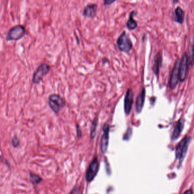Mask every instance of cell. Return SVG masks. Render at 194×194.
Here are the masks:
<instances>
[{"instance_id": "1", "label": "cell", "mask_w": 194, "mask_h": 194, "mask_svg": "<svg viewBox=\"0 0 194 194\" xmlns=\"http://www.w3.org/2000/svg\"><path fill=\"white\" fill-rule=\"evenodd\" d=\"M191 138L189 136H186L178 144L175 149L176 159L179 161V166H181L183 160L187 154Z\"/></svg>"}, {"instance_id": "2", "label": "cell", "mask_w": 194, "mask_h": 194, "mask_svg": "<svg viewBox=\"0 0 194 194\" xmlns=\"http://www.w3.org/2000/svg\"><path fill=\"white\" fill-rule=\"evenodd\" d=\"M117 46L120 51L128 53L133 47V44L126 31H123L117 38Z\"/></svg>"}, {"instance_id": "3", "label": "cell", "mask_w": 194, "mask_h": 194, "mask_svg": "<svg viewBox=\"0 0 194 194\" xmlns=\"http://www.w3.org/2000/svg\"><path fill=\"white\" fill-rule=\"evenodd\" d=\"M49 105L51 110L58 114L66 106V100L59 94H51L49 97Z\"/></svg>"}, {"instance_id": "4", "label": "cell", "mask_w": 194, "mask_h": 194, "mask_svg": "<svg viewBox=\"0 0 194 194\" xmlns=\"http://www.w3.org/2000/svg\"><path fill=\"white\" fill-rule=\"evenodd\" d=\"M25 28L23 25H17L12 27L9 30L6 36V40L7 41L18 40L23 38L25 34Z\"/></svg>"}, {"instance_id": "5", "label": "cell", "mask_w": 194, "mask_h": 194, "mask_svg": "<svg viewBox=\"0 0 194 194\" xmlns=\"http://www.w3.org/2000/svg\"><path fill=\"white\" fill-rule=\"evenodd\" d=\"M50 70V66L46 63H42L39 65L34 73L33 82L34 84H39L43 80V79L48 74Z\"/></svg>"}, {"instance_id": "6", "label": "cell", "mask_w": 194, "mask_h": 194, "mask_svg": "<svg viewBox=\"0 0 194 194\" xmlns=\"http://www.w3.org/2000/svg\"><path fill=\"white\" fill-rule=\"evenodd\" d=\"M99 169V162L97 157H95L94 159L90 163L88 168L87 170L85 179L87 182H91L96 176Z\"/></svg>"}, {"instance_id": "7", "label": "cell", "mask_w": 194, "mask_h": 194, "mask_svg": "<svg viewBox=\"0 0 194 194\" xmlns=\"http://www.w3.org/2000/svg\"><path fill=\"white\" fill-rule=\"evenodd\" d=\"M181 59H178L175 61V64L172 68L171 73L170 80V88L172 89L175 88L179 81L180 80L179 78V68L181 64Z\"/></svg>"}, {"instance_id": "8", "label": "cell", "mask_w": 194, "mask_h": 194, "mask_svg": "<svg viewBox=\"0 0 194 194\" xmlns=\"http://www.w3.org/2000/svg\"><path fill=\"white\" fill-rule=\"evenodd\" d=\"M189 58L187 54L185 52L183 54V56L181 59L180 68H179V78L180 81L183 82H184L187 75L188 70H189Z\"/></svg>"}, {"instance_id": "9", "label": "cell", "mask_w": 194, "mask_h": 194, "mask_svg": "<svg viewBox=\"0 0 194 194\" xmlns=\"http://www.w3.org/2000/svg\"><path fill=\"white\" fill-rule=\"evenodd\" d=\"M103 134L100 141V149L102 153L104 154L108 149L109 142V125L108 124H105L103 127Z\"/></svg>"}, {"instance_id": "10", "label": "cell", "mask_w": 194, "mask_h": 194, "mask_svg": "<svg viewBox=\"0 0 194 194\" xmlns=\"http://www.w3.org/2000/svg\"><path fill=\"white\" fill-rule=\"evenodd\" d=\"M134 93L131 88H128L127 91L124 99V112L127 115H129L132 111L134 101Z\"/></svg>"}, {"instance_id": "11", "label": "cell", "mask_w": 194, "mask_h": 194, "mask_svg": "<svg viewBox=\"0 0 194 194\" xmlns=\"http://www.w3.org/2000/svg\"><path fill=\"white\" fill-rule=\"evenodd\" d=\"M146 96V90L145 88L142 89L140 94L137 96L136 104H135V108H136V112L137 113H140L143 109L144 106L145 100Z\"/></svg>"}, {"instance_id": "12", "label": "cell", "mask_w": 194, "mask_h": 194, "mask_svg": "<svg viewBox=\"0 0 194 194\" xmlns=\"http://www.w3.org/2000/svg\"><path fill=\"white\" fill-rule=\"evenodd\" d=\"M97 10V5L96 4H91L86 6L83 12L84 17L92 18L96 15Z\"/></svg>"}, {"instance_id": "13", "label": "cell", "mask_w": 194, "mask_h": 194, "mask_svg": "<svg viewBox=\"0 0 194 194\" xmlns=\"http://www.w3.org/2000/svg\"><path fill=\"white\" fill-rule=\"evenodd\" d=\"M184 126V120L183 118L179 119L175 127L174 128V131L172 132V141L176 140L179 138L181 134L183 131Z\"/></svg>"}, {"instance_id": "14", "label": "cell", "mask_w": 194, "mask_h": 194, "mask_svg": "<svg viewBox=\"0 0 194 194\" xmlns=\"http://www.w3.org/2000/svg\"><path fill=\"white\" fill-rule=\"evenodd\" d=\"M172 19L174 21L177 22L178 23H183L184 19V12L181 7H177L175 9L172 14Z\"/></svg>"}, {"instance_id": "15", "label": "cell", "mask_w": 194, "mask_h": 194, "mask_svg": "<svg viewBox=\"0 0 194 194\" xmlns=\"http://www.w3.org/2000/svg\"><path fill=\"white\" fill-rule=\"evenodd\" d=\"M162 54L161 52H158L154 57V65L153 67V70L157 76H158L159 75L160 68L162 66Z\"/></svg>"}, {"instance_id": "16", "label": "cell", "mask_w": 194, "mask_h": 194, "mask_svg": "<svg viewBox=\"0 0 194 194\" xmlns=\"http://www.w3.org/2000/svg\"><path fill=\"white\" fill-rule=\"evenodd\" d=\"M136 14V12L135 11H132L129 16V18L128 19L127 23V27L128 28L129 30H133L134 29H136L137 26H138V23L136 21H135L133 18V17Z\"/></svg>"}, {"instance_id": "17", "label": "cell", "mask_w": 194, "mask_h": 194, "mask_svg": "<svg viewBox=\"0 0 194 194\" xmlns=\"http://www.w3.org/2000/svg\"><path fill=\"white\" fill-rule=\"evenodd\" d=\"M187 56L189 58V64L193 65L194 61V41L189 47V55Z\"/></svg>"}, {"instance_id": "18", "label": "cell", "mask_w": 194, "mask_h": 194, "mask_svg": "<svg viewBox=\"0 0 194 194\" xmlns=\"http://www.w3.org/2000/svg\"><path fill=\"white\" fill-rule=\"evenodd\" d=\"M97 122H98V118L97 117H95L94 120L92 122L91 128V138L94 139L96 134V128L97 126Z\"/></svg>"}, {"instance_id": "19", "label": "cell", "mask_w": 194, "mask_h": 194, "mask_svg": "<svg viewBox=\"0 0 194 194\" xmlns=\"http://www.w3.org/2000/svg\"><path fill=\"white\" fill-rule=\"evenodd\" d=\"M30 182L34 184H38L42 181V178L39 175L34 174L33 172L30 173Z\"/></svg>"}, {"instance_id": "20", "label": "cell", "mask_w": 194, "mask_h": 194, "mask_svg": "<svg viewBox=\"0 0 194 194\" xmlns=\"http://www.w3.org/2000/svg\"><path fill=\"white\" fill-rule=\"evenodd\" d=\"M11 142H12L13 146L14 148H18V147L19 146V145H20V141H19V139H18V137H17L16 136H15V137H14L13 138V139H12V141H11Z\"/></svg>"}, {"instance_id": "21", "label": "cell", "mask_w": 194, "mask_h": 194, "mask_svg": "<svg viewBox=\"0 0 194 194\" xmlns=\"http://www.w3.org/2000/svg\"><path fill=\"white\" fill-rule=\"evenodd\" d=\"M116 1L115 0H105L104 1V5H109L115 2Z\"/></svg>"}, {"instance_id": "22", "label": "cell", "mask_w": 194, "mask_h": 194, "mask_svg": "<svg viewBox=\"0 0 194 194\" xmlns=\"http://www.w3.org/2000/svg\"><path fill=\"white\" fill-rule=\"evenodd\" d=\"M76 129H77V136L80 138L82 136V131H81L80 128L78 124L76 125Z\"/></svg>"}, {"instance_id": "23", "label": "cell", "mask_w": 194, "mask_h": 194, "mask_svg": "<svg viewBox=\"0 0 194 194\" xmlns=\"http://www.w3.org/2000/svg\"><path fill=\"white\" fill-rule=\"evenodd\" d=\"M79 191V187H74L70 194H78Z\"/></svg>"}, {"instance_id": "24", "label": "cell", "mask_w": 194, "mask_h": 194, "mask_svg": "<svg viewBox=\"0 0 194 194\" xmlns=\"http://www.w3.org/2000/svg\"><path fill=\"white\" fill-rule=\"evenodd\" d=\"M183 194H193V190L190 189V190H186V191H184V193H183Z\"/></svg>"}]
</instances>
